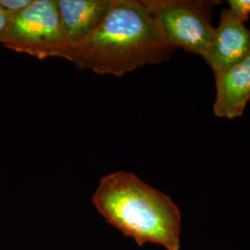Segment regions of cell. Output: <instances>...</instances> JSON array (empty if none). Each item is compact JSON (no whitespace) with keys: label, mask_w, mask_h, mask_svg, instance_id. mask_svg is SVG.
Returning a JSON list of instances; mask_svg holds the SVG:
<instances>
[{"label":"cell","mask_w":250,"mask_h":250,"mask_svg":"<svg viewBox=\"0 0 250 250\" xmlns=\"http://www.w3.org/2000/svg\"><path fill=\"white\" fill-rule=\"evenodd\" d=\"M175 48L167 42L143 0H115L102 24L62 58L80 70L123 76L170 59Z\"/></svg>","instance_id":"cell-1"},{"label":"cell","mask_w":250,"mask_h":250,"mask_svg":"<svg viewBox=\"0 0 250 250\" xmlns=\"http://www.w3.org/2000/svg\"><path fill=\"white\" fill-rule=\"evenodd\" d=\"M92 202L108 224L137 246L151 244L165 250H181L178 206L133 172L116 171L102 177Z\"/></svg>","instance_id":"cell-2"},{"label":"cell","mask_w":250,"mask_h":250,"mask_svg":"<svg viewBox=\"0 0 250 250\" xmlns=\"http://www.w3.org/2000/svg\"><path fill=\"white\" fill-rule=\"evenodd\" d=\"M162 35L173 48L205 59L213 28L211 14L220 1L143 0Z\"/></svg>","instance_id":"cell-3"},{"label":"cell","mask_w":250,"mask_h":250,"mask_svg":"<svg viewBox=\"0 0 250 250\" xmlns=\"http://www.w3.org/2000/svg\"><path fill=\"white\" fill-rule=\"evenodd\" d=\"M0 43L38 60L61 58L65 44L57 0H33L12 16Z\"/></svg>","instance_id":"cell-4"},{"label":"cell","mask_w":250,"mask_h":250,"mask_svg":"<svg viewBox=\"0 0 250 250\" xmlns=\"http://www.w3.org/2000/svg\"><path fill=\"white\" fill-rule=\"evenodd\" d=\"M250 53V30L228 9H224L213 28L205 62L213 73L240 62Z\"/></svg>","instance_id":"cell-5"},{"label":"cell","mask_w":250,"mask_h":250,"mask_svg":"<svg viewBox=\"0 0 250 250\" xmlns=\"http://www.w3.org/2000/svg\"><path fill=\"white\" fill-rule=\"evenodd\" d=\"M114 3L115 0H57L65 44L62 56L96 31Z\"/></svg>","instance_id":"cell-6"},{"label":"cell","mask_w":250,"mask_h":250,"mask_svg":"<svg viewBox=\"0 0 250 250\" xmlns=\"http://www.w3.org/2000/svg\"><path fill=\"white\" fill-rule=\"evenodd\" d=\"M215 116L235 119L242 116L250 101V53L232 67L214 73Z\"/></svg>","instance_id":"cell-7"},{"label":"cell","mask_w":250,"mask_h":250,"mask_svg":"<svg viewBox=\"0 0 250 250\" xmlns=\"http://www.w3.org/2000/svg\"><path fill=\"white\" fill-rule=\"evenodd\" d=\"M228 9L243 22L250 16V0H228Z\"/></svg>","instance_id":"cell-8"},{"label":"cell","mask_w":250,"mask_h":250,"mask_svg":"<svg viewBox=\"0 0 250 250\" xmlns=\"http://www.w3.org/2000/svg\"><path fill=\"white\" fill-rule=\"evenodd\" d=\"M32 2L33 0H0V6L11 16H13L26 9Z\"/></svg>","instance_id":"cell-9"},{"label":"cell","mask_w":250,"mask_h":250,"mask_svg":"<svg viewBox=\"0 0 250 250\" xmlns=\"http://www.w3.org/2000/svg\"><path fill=\"white\" fill-rule=\"evenodd\" d=\"M11 18L12 16L6 10L2 9L0 6V41L9 29V24L11 22Z\"/></svg>","instance_id":"cell-10"}]
</instances>
